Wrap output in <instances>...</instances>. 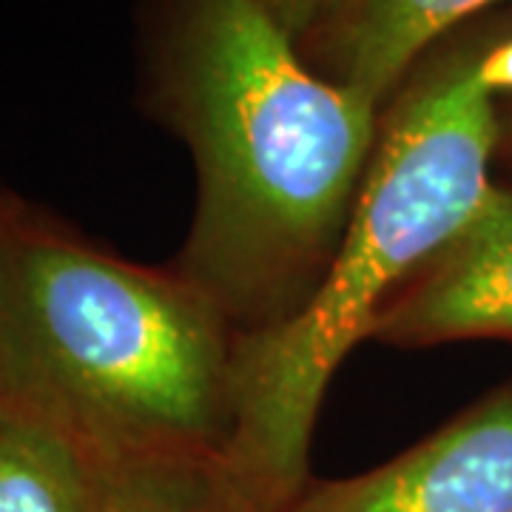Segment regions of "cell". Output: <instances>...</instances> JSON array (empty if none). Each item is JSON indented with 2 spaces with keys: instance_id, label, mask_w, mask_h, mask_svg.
<instances>
[{
  "instance_id": "10",
  "label": "cell",
  "mask_w": 512,
  "mask_h": 512,
  "mask_svg": "<svg viewBox=\"0 0 512 512\" xmlns=\"http://www.w3.org/2000/svg\"><path fill=\"white\" fill-rule=\"evenodd\" d=\"M478 72H481V80H484V86L490 89L493 97L495 94L512 92V40L481 52Z\"/></svg>"
},
{
  "instance_id": "1",
  "label": "cell",
  "mask_w": 512,
  "mask_h": 512,
  "mask_svg": "<svg viewBox=\"0 0 512 512\" xmlns=\"http://www.w3.org/2000/svg\"><path fill=\"white\" fill-rule=\"evenodd\" d=\"M143 103L197 168L174 262L248 336L319 291L382 131V111L319 72L265 0H148Z\"/></svg>"
},
{
  "instance_id": "9",
  "label": "cell",
  "mask_w": 512,
  "mask_h": 512,
  "mask_svg": "<svg viewBox=\"0 0 512 512\" xmlns=\"http://www.w3.org/2000/svg\"><path fill=\"white\" fill-rule=\"evenodd\" d=\"M276 20L288 29L296 43H302L342 0H265Z\"/></svg>"
},
{
  "instance_id": "13",
  "label": "cell",
  "mask_w": 512,
  "mask_h": 512,
  "mask_svg": "<svg viewBox=\"0 0 512 512\" xmlns=\"http://www.w3.org/2000/svg\"><path fill=\"white\" fill-rule=\"evenodd\" d=\"M6 419H9V413H6V410H3V404H0V427L6 424Z\"/></svg>"
},
{
  "instance_id": "11",
  "label": "cell",
  "mask_w": 512,
  "mask_h": 512,
  "mask_svg": "<svg viewBox=\"0 0 512 512\" xmlns=\"http://www.w3.org/2000/svg\"><path fill=\"white\" fill-rule=\"evenodd\" d=\"M23 197H18L15 191H9L6 185H0V265H3V256L9 248V239L15 231V222H18L20 211H23Z\"/></svg>"
},
{
  "instance_id": "2",
  "label": "cell",
  "mask_w": 512,
  "mask_h": 512,
  "mask_svg": "<svg viewBox=\"0 0 512 512\" xmlns=\"http://www.w3.org/2000/svg\"><path fill=\"white\" fill-rule=\"evenodd\" d=\"M242 333L177 268L23 202L0 265V404L100 470H220Z\"/></svg>"
},
{
  "instance_id": "6",
  "label": "cell",
  "mask_w": 512,
  "mask_h": 512,
  "mask_svg": "<svg viewBox=\"0 0 512 512\" xmlns=\"http://www.w3.org/2000/svg\"><path fill=\"white\" fill-rule=\"evenodd\" d=\"M498 0H342L299 43L313 72L384 109L456 23Z\"/></svg>"
},
{
  "instance_id": "4",
  "label": "cell",
  "mask_w": 512,
  "mask_h": 512,
  "mask_svg": "<svg viewBox=\"0 0 512 512\" xmlns=\"http://www.w3.org/2000/svg\"><path fill=\"white\" fill-rule=\"evenodd\" d=\"M276 512H512V384L382 467L311 478Z\"/></svg>"
},
{
  "instance_id": "8",
  "label": "cell",
  "mask_w": 512,
  "mask_h": 512,
  "mask_svg": "<svg viewBox=\"0 0 512 512\" xmlns=\"http://www.w3.org/2000/svg\"><path fill=\"white\" fill-rule=\"evenodd\" d=\"M106 512H239L214 473L103 470Z\"/></svg>"
},
{
  "instance_id": "3",
  "label": "cell",
  "mask_w": 512,
  "mask_h": 512,
  "mask_svg": "<svg viewBox=\"0 0 512 512\" xmlns=\"http://www.w3.org/2000/svg\"><path fill=\"white\" fill-rule=\"evenodd\" d=\"M484 49L430 55L384 106L348 231L313 299L288 325L242 339L237 427L217 484L239 512H276L311 481L330 379L384 308L493 197L501 117Z\"/></svg>"
},
{
  "instance_id": "12",
  "label": "cell",
  "mask_w": 512,
  "mask_h": 512,
  "mask_svg": "<svg viewBox=\"0 0 512 512\" xmlns=\"http://www.w3.org/2000/svg\"><path fill=\"white\" fill-rule=\"evenodd\" d=\"M501 140H510V143H512V117H510V123H507V126L501 123Z\"/></svg>"
},
{
  "instance_id": "5",
  "label": "cell",
  "mask_w": 512,
  "mask_h": 512,
  "mask_svg": "<svg viewBox=\"0 0 512 512\" xmlns=\"http://www.w3.org/2000/svg\"><path fill=\"white\" fill-rule=\"evenodd\" d=\"M512 339V188L493 197L384 308L373 342L433 348L458 339Z\"/></svg>"
},
{
  "instance_id": "7",
  "label": "cell",
  "mask_w": 512,
  "mask_h": 512,
  "mask_svg": "<svg viewBox=\"0 0 512 512\" xmlns=\"http://www.w3.org/2000/svg\"><path fill=\"white\" fill-rule=\"evenodd\" d=\"M0 512H106V476L57 433L9 416L0 427Z\"/></svg>"
}]
</instances>
